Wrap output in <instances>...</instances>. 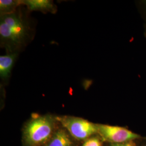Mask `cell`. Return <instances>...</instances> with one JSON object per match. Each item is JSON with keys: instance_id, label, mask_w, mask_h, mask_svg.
<instances>
[{"instance_id": "6da1fadb", "label": "cell", "mask_w": 146, "mask_h": 146, "mask_svg": "<svg viewBox=\"0 0 146 146\" xmlns=\"http://www.w3.org/2000/svg\"><path fill=\"white\" fill-rule=\"evenodd\" d=\"M19 9L11 14L1 15V46L8 52H16L26 45L30 38L31 29Z\"/></svg>"}, {"instance_id": "7a4b0ae2", "label": "cell", "mask_w": 146, "mask_h": 146, "mask_svg": "<svg viewBox=\"0 0 146 146\" xmlns=\"http://www.w3.org/2000/svg\"><path fill=\"white\" fill-rule=\"evenodd\" d=\"M55 119L49 115H33L24 129V139L29 146L46 144L53 135Z\"/></svg>"}, {"instance_id": "3957f363", "label": "cell", "mask_w": 146, "mask_h": 146, "mask_svg": "<svg viewBox=\"0 0 146 146\" xmlns=\"http://www.w3.org/2000/svg\"><path fill=\"white\" fill-rule=\"evenodd\" d=\"M69 134L75 139L82 140L98 133L96 124L88 120L74 116H60L56 117Z\"/></svg>"}, {"instance_id": "277c9868", "label": "cell", "mask_w": 146, "mask_h": 146, "mask_svg": "<svg viewBox=\"0 0 146 146\" xmlns=\"http://www.w3.org/2000/svg\"><path fill=\"white\" fill-rule=\"evenodd\" d=\"M98 133L103 139L111 143H121L131 141H135L141 138V136L125 128L96 124Z\"/></svg>"}, {"instance_id": "5b68a950", "label": "cell", "mask_w": 146, "mask_h": 146, "mask_svg": "<svg viewBox=\"0 0 146 146\" xmlns=\"http://www.w3.org/2000/svg\"><path fill=\"white\" fill-rule=\"evenodd\" d=\"M22 5L27 7L30 11H40L44 13H55L56 7L53 2L49 0H25L22 1Z\"/></svg>"}, {"instance_id": "8992f818", "label": "cell", "mask_w": 146, "mask_h": 146, "mask_svg": "<svg viewBox=\"0 0 146 146\" xmlns=\"http://www.w3.org/2000/svg\"><path fill=\"white\" fill-rule=\"evenodd\" d=\"M16 57L17 53L12 52L0 56V77L2 80H7L10 76Z\"/></svg>"}, {"instance_id": "52a82bcc", "label": "cell", "mask_w": 146, "mask_h": 146, "mask_svg": "<svg viewBox=\"0 0 146 146\" xmlns=\"http://www.w3.org/2000/svg\"><path fill=\"white\" fill-rule=\"evenodd\" d=\"M73 142L66 131L59 129L53 134L44 146H72Z\"/></svg>"}, {"instance_id": "ba28073f", "label": "cell", "mask_w": 146, "mask_h": 146, "mask_svg": "<svg viewBox=\"0 0 146 146\" xmlns=\"http://www.w3.org/2000/svg\"><path fill=\"white\" fill-rule=\"evenodd\" d=\"M22 5V1L19 0H1L0 13L1 15L9 14L17 10L20 5Z\"/></svg>"}, {"instance_id": "9c48e42d", "label": "cell", "mask_w": 146, "mask_h": 146, "mask_svg": "<svg viewBox=\"0 0 146 146\" xmlns=\"http://www.w3.org/2000/svg\"><path fill=\"white\" fill-rule=\"evenodd\" d=\"M82 146H103L101 141L96 137L88 139Z\"/></svg>"}, {"instance_id": "30bf717a", "label": "cell", "mask_w": 146, "mask_h": 146, "mask_svg": "<svg viewBox=\"0 0 146 146\" xmlns=\"http://www.w3.org/2000/svg\"><path fill=\"white\" fill-rule=\"evenodd\" d=\"M110 146H137V145L135 141H131L121 143H111Z\"/></svg>"}, {"instance_id": "8fae6325", "label": "cell", "mask_w": 146, "mask_h": 146, "mask_svg": "<svg viewBox=\"0 0 146 146\" xmlns=\"http://www.w3.org/2000/svg\"><path fill=\"white\" fill-rule=\"evenodd\" d=\"M142 4L143 5V6L146 8V1H142Z\"/></svg>"}, {"instance_id": "7c38bea8", "label": "cell", "mask_w": 146, "mask_h": 146, "mask_svg": "<svg viewBox=\"0 0 146 146\" xmlns=\"http://www.w3.org/2000/svg\"><path fill=\"white\" fill-rule=\"evenodd\" d=\"M140 146H146V142H144L143 143H142Z\"/></svg>"}, {"instance_id": "4fadbf2b", "label": "cell", "mask_w": 146, "mask_h": 146, "mask_svg": "<svg viewBox=\"0 0 146 146\" xmlns=\"http://www.w3.org/2000/svg\"></svg>"}]
</instances>
